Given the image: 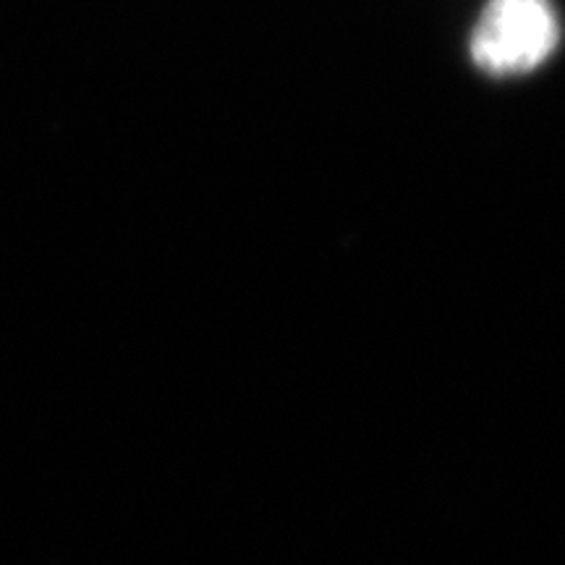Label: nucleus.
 I'll list each match as a JSON object with an SVG mask.
<instances>
[{
	"instance_id": "1",
	"label": "nucleus",
	"mask_w": 565,
	"mask_h": 565,
	"mask_svg": "<svg viewBox=\"0 0 565 565\" xmlns=\"http://www.w3.org/2000/svg\"><path fill=\"white\" fill-rule=\"evenodd\" d=\"M557 40L550 0H490L471 34V58L492 76L526 74L550 58Z\"/></svg>"
}]
</instances>
